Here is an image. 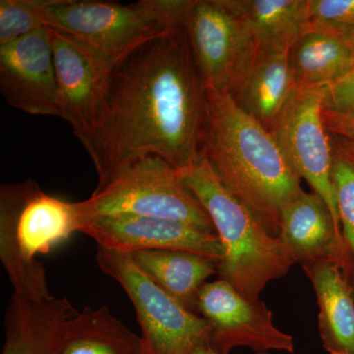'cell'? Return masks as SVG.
Returning a JSON list of instances; mask_svg holds the SVG:
<instances>
[{
    "label": "cell",
    "mask_w": 354,
    "mask_h": 354,
    "mask_svg": "<svg viewBox=\"0 0 354 354\" xmlns=\"http://www.w3.org/2000/svg\"><path fill=\"white\" fill-rule=\"evenodd\" d=\"M58 354H144V348L108 306H87L72 319Z\"/></svg>",
    "instance_id": "20"
},
{
    "label": "cell",
    "mask_w": 354,
    "mask_h": 354,
    "mask_svg": "<svg viewBox=\"0 0 354 354\" xmlns=\"http://www.w3.org/2000/svg\"><path fill=\"white\" fill-rule=\"evenodd\" d=\"M288 57L297 87L326 88L353 70V48L323 32H307L290 48Z\"/></svg>",
    "instance_id": "21"
},
{
    "label": "cell",
    "mask_w": 354,
    "mask_h": 354,
    "mask_svg": "<svg viewBox=\"0 0 354 354\" xmlns=\"http://www.w3.org/2000/svg\"><path fill=\"white\" fill-rule=\"evenodd\" d=\"M190 4L191 0H46L44 21L85 44L113 70L140 46L183 25Z\"/></svg>",
    "instance_id": "5"
},
{
    "label": "cell",
    "mask_w": 354,
    "mask_h": 354,
    "mask_svg": "<svg viewBox=\"0 0 354 354\" xmlns=\"http://www.w3.org/2000/svg\"><path fill=\"white\" fill-rule=\"evenodd\" d=\"M323 118L335 150L354 162V113L323 109Z\"/></svg>",
    "instance_id": "25"
},
{
    "label": "cell",
    "mask_w": 354,
    "mask_h": 354,
    "mask_svg": "<svg viewBox=\"0 0 354 354\" xmlns=\"http://www.w3.org/2000/svg\"><path fill=\"white\" fill-rule=\"evenodd\" d=\"M198 315L209 326V341L218 354L237 348L258 353H295L292 335L274 325L272 312L260 299H249L223 279L208 281L198 297Z\"/></svg>",
    "instance_id": "10"
},
{
    "label": "cell",
    "mask_w": 354,
    "mask_h": 354,
    "mask_svg": "<svg viewBox=\"0 0 354 354\" xmlns=\"http://www.w3.org/2000/svg\"><path fill=\"white\" fill-rule=\"evenodd\" d=\"M183 25L207 90L234 97L259 51L252 32L225 0H191Z\"/></svg>",
    "instance_id": "8"
},
{
    "label": "cell",
    "mask_w": 354,
    "mask_h": 354,
    "mask_svg": "<svg viewBox=\"0 0 354 354\" xmlns=\"http://www.w3.org/2000/svg\"><path fill=\"white\" fill-rule=\"evenodd\" d=\"M290 50H260L245 80L232 99L237 106L272 132L297 88Z\"/></svg>",
    "instance_id": "17"
},
{
    "label": "cell",
    "mask_w": 354,
    "mask_h": 354,
    "mask_svg": "<svg viewBox=\"0 0 354 354\" xmlns=\"http://www.w3.org/2000/svg\"><path fill=\"white\" fill-rule=\"evenodd\" d=\"M278 237L297 263L334 262L351 285L353 266L346 244L337 234L329 208L316 193L304 190L286 203Z\"/></svg>",
    "instance_id": "14"
},
{
    "label": "cell",
    "mask_w": 354,
    "mask_h": 354,
    "mask_svg": "<svg viewBox=\"0 0 354 354\" xmlns=\"http://www.w3.org/2000/svg\"><path fill=\"white\" fill-rule=\"evenodd\" d=\"M333 180L342 237L353 266L351 286L354 295V162L335 149Z\"/></svg>",
    "instance_id": "22"
},
{
    "label": "cell",
    "mask_w": 354,
    "mask_h": 354,
    "mask_svg": "<svg viewBox=\"0 0 354 354\" xmlns=\"http://www.w3.org/2000/svg\"><path fill=\"white\" fill-rule=\"evenodd\" d=\"M67 298L31 299L13 292L4 319L1 354H58L77 314Z\"/></svg>",
    "instance_id": "15"
},
{
    "label": "cell",
    "mask_w": 354,
    "mask_h": 354,
    "mask_svg": "<svg viewBox=\"0 0 354 354\" xmlns=\"http://www.w3.org/2000/svg\"><path fill=\"white\" fill-rule=\"evenodd\" d=\"M190 354H218L215 349L212 348L211 344L209 341L203 342L201 344H198L196 348L191 351Z\"/></svg>",
    "instance_id": "27"
},
{
    "label": "cell",
    "mask_w": 354,
    "mask_h": 354,
    "mask_svg": "<svg viewBox=\"0 0 354 354\" xmlns=\"http://www.w3.org/2000/svg\"><path fill=\"white\" fill-rule=\"evenodd\" d=\"M315 291L319 337L329 354H354V295L341 267L330 261L302 264Z\"/></svg>",
    "instance_id": "16"
},
{
    "label": "cell",
    "mask_w": 354,
    "mask_h": 354,
    "mask_svg": "<svg viewBox=\"0 0 354 354\" xmlns=\"http://www.w3.org/2000/svg\"><path fill=\"white\" fill-rule=\"evenodd\" d=\"M46 0H1L0 46L46 27L44 6Z\"/></svg>",
    "instance_id": "24"
},
{
    "label": "cell",
    "mask_w": 354,
    "mask_h": 354,
    "mask_svg": "<svg viewBox=\"0 0 354 354\" xmlns=\"http://www.w3.org/2000/svg\"><path fill=\"white\" fill-rule=\"evenodd\" d=\"M76 207L80 221L102 216H151L216 234L206 209L186 187L178 171L155 156L128 165L106 187L76 202Z\"/></svg>",
    "instance_id": "6"
},
{
    "label": "cell",
    "mask_w": 354,
    "mask_h": 354,
    "mask_svg": "<svg viewBox=\"0 0 354 354\" xmlns=\"http://www.w3.org/2000/svg\"><path fill=\"white\" fill-rule=\"evenodd\" d=\"M271 133L293 171L326 203L344 239L333 180L334 149L323 118L322 88L297 87Z\"/></svg>",
    "instance_id": "9"
},
{
    "label": "cell",
    "mask_w": 354,
    "mask_h": 354,
    "mask_svg": "<svg viewBox=\"0 0 354 354\" xmlns=\"http://www.w3.org/2000/svg\"><path fill=\"white\" fill-rule=\"evenodd\" d=\"M213 221L223 246L218 277L249 299H260L272 281L297 264L279 237L272 236L243 203L221 184L206 158L178 171Z\"/></svg>",
    "instance_id": "3"
},
{
    "label": "cell",
    "mask_w": 354,
    "mask_h": 354,
    "mask_svg": "<svg viewBox=\"0 0 354 354\" xmlns=\"http://www.w3.org/2000/svg\"><path fill=\"white\" fill-rule=\"evenodd\" d=\"M253 354H271V353H253Z\"/></svg>",
    "instance_id": "28"
},
{
    "label": "cell",
    "mask_w": 354,
    "mask_h": 354,
    "mask_svg": "<svg viewBox=\"0 0 354 354\" xmlns=\"http://www.w3.org/2000/svg\"><path fill=\"white\" fill-rule=\"evenodd\" d=\"M353 71H354V50H353ZM353 71H351V72H353Z\"/></svg>",
    "instance_id": "29"
},
{
    "label": "cell",
    "mask_w": 354,
    "mask_h": 354,
    "mask_svg": "<svg viewBox=\"0 0 354 354\" xmlns=\"http://www.w3.org/2000/svg\"><path fill=\"white\" fill-rule=\"evenodd\" d=\"M48 28L59 118L69 123L76 137L81 136L92 131L101 120L113 70L85 44Z\"/></svg>",
    "instance_id": "11"
},
{
    "label": "cell",
    "mask_w": 354,
    "mask_h": 354,
    "mask_svg": "<svg viewBox=\"0 0 354 354\" xmlns=\"http://www.w3.org/2000/svg\"><path fill=\"white\" fill-rule=\"evenodd\" d=\"M208 123V92L183 24L113 69L101 120L77 138L94 164L100 191L150 156L178 171L190 169L204 157Z\"/></svg>",
    "instance_id": "1"
},
{
    "label": "cell",
    "mask_w": 354,
    "mask_h": 354,
    "mask_svg": "<svg viewBox=\"0 0 354 354\" xmlns=\"http://www.w3.org/2000/svg\"><path fill=\"white\" fill-rule=\"evenodd\" d=\"M79 221L76 202L51 196L32 179L0 186V260L14 292L36 300L53 297L37 256L78 232Z\"/></svg>",
    "instance_id": "4"
},
{
    "label": "cell",
    "mask_w": 354,
    "mask_h": 354,
    "mask_svg": "<svg viewBox=\"0 0 354 354\" xmlns=\"http://www.w3.org/2000/svg\"><path fill=\"white\" fill-rule=\"evenodd\" d=\"M95 260L131 300L147 354H190L198 344L209 341L206 320L165 292L140 269L130 254L97 246Z\"/></svg>",
    "instance_id": "7"
},
{
    "label": "cell",
    "mask_w": 354,
    "mask_h": 354,
    "mask_svg": "<svg viewBox=\"0 0 354 354\" xmlns=\"http://www.w3.org/2000/svg\"><path fill=\"white\" fill-rule=\"evenodd\" d=\"M323 109L337 113H354V71L333 85L322 88Z\"/></svg>",
    "instance_id": "26"
},
{
    "label": "cell",
    "mask_w": 354,
    "mask_h": 354,
    "mask_svg": "<svg viewBox=\"0 0 354 354\" xmlns=\"http://www.w3.org/2000/svg\"><path fill=\"white\" fill-rule=\"evenodd\" d=\"M78 232L92 237L97 246L131 254L145 250H179L223 259L218 234L181 221L151 216L114 215L79 221Z\"/></svg>",
    "instance_id": "12"
},
{
    "label": "cell",
    "mask_w": 354,
    "mask_h": 354,
    "mask_svg": "<svg viewBox=\"0 0 354 354\" xmlns=\"http://www.w3.org/2000/svg\"><path fill=\"white\" fill-rule=\"evenodd\" d=\"M130 255L149 278L196 314L200 291L221 266L220 260L187 251L145 250Z\"/></svg>",
    "instance_id": "18"
},
{
    "label": "cell",
    "mask_w": 354,
    "mask_h": 354,
    "mask_svg": "<svg viewBox=\"0 0 354 354\" xmlns=\"http://www.w3.org/2000/svg\"><path fill=\"white\" fill-rule=\"evenodd\" d=\"M312 31L339 39L354 50V0H309Z\"/></svg>",
    "instance_id": "23"
},
{
    "label": "cell",
    "mask_w": 354,
    "mask_h": 354,
    "mask_svg": "<svg viewBox=\"0 0 354 354\" xmlns=\"http://www.w3.org/2000/svg\"><path fill=\"white\" fill-rule=\"evenodd\" d=\"M144 354H147V353H145V351H144Z\"/></svg>",
    "instance_id": "30"
},
{
    "label": "cell",
    "mask_w": 354,
    "mask_h": 354,
    "mask_svg": "<svg viewBox=\"0 0 354 354\" xmlns=\"http://www.w3.org/2000/svg\"><path fill=\"white\" fill-rule=\"evenodd\" d=\"M249 28L260 50H290L312 31L309 0H225Z\"/></svg>",
    "instance_id": "19"
},
{
    "label": "cell",
    "mask_w": 354,
    "mask_h": 354,
    "mask_svg": "<svg viewBox=\"0 0 354 354\" xmlns=\"http://www.w3.org/2000/svg\"><path fill=\"white\" fill-rule=\"evenodd\" d=\"M0 91L11 108L32 115L59 118L48 27L0 46Z\"/></svg>",
    "instance_id": "13"
},
{
    "label": "cell",
    "mask_w": 354,
    "mask_h": 354,
    "mask_svg": "<svg viewBox=\"0 0 354 354\" xmlns=\"http://www.w3.org/2000/svg\"><path fill=\"white\" fill-rule=\"evenodd\" d=\"M209 123L204 157L218 180L279 236L281 209L304 191L300 177L271 132L227 93L207 90Z\"/></svg>",
    "instance_id": "2"
}]
</instances>
